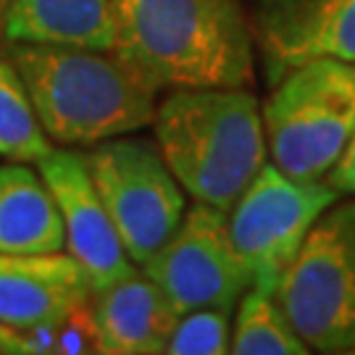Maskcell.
Masks as SVG:
<instances>
[{"label":"cell","instance_id":"obj_5","mask_svg":"<svg viewBox=\"0 0 355 355\" xmlns=\"http://www.w3.org/2000/svg\"><path fill=\"white\" fill-rule=\"evenodd\" d=\"M277 300L311 350H355V200L331 205L313 224Z\"/></svg>","mask_w":355,"mask_h":355},{"label":"cell","instance_id":"obj_2","mask_svg":"<svg viewBox=\"0 0 355 355\" xmlns=\"http://www.w3.org/2000/svg\"><path fill=\"white\" fill-rule=\"evenodd\" d=\"M8 61L53 145H98L153 127L158 89L114 51L11 42Z\"/></svg>","mask_w":355,"mask_h":355},{"label":"cell","instance_id":"obj_16","mask_svg":"<svg viewBox=\"0 0 355 355\" xmlns=\"http://www.w3.org/2000/svg\"><path fill=\"white\" fill-rule=\"evenodd\" d=\"M53 150L32 98L16 66L0 58V155L6 161L37 164Z\"/></svg>","mask_w":355,"mask_h":355},{"label":"cell","instance_id":"obj_18","mask_svg":"<svg viewBox=\"0 0 355 355\" xmlns=\"http://www.w3.org/2000/svg\"><path fill=\"white\" fill-rule=\"evenodd\" d=\"M329 184L340 195H355V132L347 142V148H345L343 158L331 168Z\"/></svg>","mask_w":355,"mask_h":355},{"label":"cell","instance_id":"obj_3","mask_svg":"<svg viewBox=\"0 0 355 355\" xmlns=\"http://www.w3.org/2000/svg\"><path fill=\"white\" fill-rule=\"evenodd\" d=\"M153 132L182 190L227 214L266 164L263 114L248 87L168 89Z\"/></svg>","mask_w":355,"mask_h":355},{"label":"cell","instance_id":"obj_8","mask_svg":"<svg viewBox=\"0 0 355 355\" xmlns=\"http://www.w3.org/2000/svg\"><path fill=\"white\" fill-rule=\"evenodd\" d=\"M142 274L155 282L179 316L195 308L234 311L253 287L229 232V214L208 203L184 211L168 242L142 263Z\"/></svg>","mask_w":355,"mask_h":355},{"label":"cell","instance_id":"obj_1","mask_svg":"<svg viewBox=\"0 0 355 355\" xmlns=\"http://www.w3.org/2000/svg\"><path fill=\"white\" fill-rule=\"evenodd\" d=\"M114 53L158 89L248 87L255 37L240 0H111Z\"/></svg>","mask_w":355,"mask_h":355},{"label":"cell","instance_id":"obj_12","mask_svg":"<svg viewBox=\"0 0 355 355\" xmlns=\"http://www.w3.org/2000/svg\"><path fill=\"white\" fill-rule=\"evenodd\" d=\"M98 353L158 355L166 353L179 313L155 282L132 274L92 295Z\"/></svg>","mask_w":355,"mask_h":355},{"label":"cell","instance_id":"obj_17","mask_svg":"<svg viewBox=\"0 0 355 355\" xmlns=\"http://www.w3.org/2000/svg\"><path fill=\"white\" fill-rule=\"evenodd\" d=\"M232 311L195 308L182 313L168 337V355H224L232 347Z\"/></svg>","mask_w":355,"mask_h":355},{"label":"cell","instance_id":"obj_10","mask_svg":"<svg viewBox=\"0 0 355 355\" xmlns=\"http://www.w3.org/2000/svg\"><path fill=\"white\" fill-rule=\"evenodd\" d=\"M250 26L271 82L316 58L355 64V0H255Z\"/></svg>","mask_w":355,"mask_h":355},{"label":"cell","instance_id":"obj_13","mask_svg":"<svg viewBox=\"0 0 355 355\" xmlns=\"http://www.w3.org/2000/svg\"><path fill=\"white\" fill-rule=\"evenodd\" d=\"M3 32L8 42L114 51L111 0H8Z\"/></svg>","mask_w":355,"mask_h":355},{"label":"cell","instance_id":"obj_15","mask_svg":"<svg viewBox=\"0 0 355 355\" xmlns=\"http://www.w3.org/2000/svg\"><path fill=\"white\" fill-rule=\"evenodd\" d=\"M234 355H305L311 347L292 327L274 292L250 287L240 297L232 347Z\"/></svg>","mask_w":355,"mask_h":355},{"label":"cell","instance_id":"obj_7","mask_svg":"<svg viewBox=\"0 0 355 355\" xmlns=\"http://www.w3.org/2000/svg\"><path fill=\"white\" fill-rule=\"evenodd\" d=\"M329 182H305L263 164L229 211V232L250 271L253 287L277 295L284 271L300 253L308 232L337 203Z\"/></svg>","mask_w":355,"mask_h":355},{"label":"cell","instance_id":"obj_11","mask_svg":"<svg viewBox=\"0 0 355 355\" xmlns=\"http://www.w3.org/2000/svg\"><path fill=\"white\" fill-rule=\"evenodd\" d=\"M92 295L89 274L69 250L0 253V321L13 329H53Z\"/></svg>","mask_w":355,"mask_h":355},{"label":"cell","instance_id":"obj_14","mask_svg":"<svg viewBox=\"0 0 355 355\" xmlns=\"http://www.w3.org/2000/svg\"><path fill=\"white\" fill-rule=\"evenodd\" d=\"M66 250L61 211L40 171L11 161L0 166V253Z\"/></svg>","mask_w":355,"mask_h":355},{"label":"cell","instance_id":"obj_21","mask_svg":"<svg viewBox=\"0 0 355 355\" xmlns=\"http://www.w3.org/2000/svg\"><path fill=\"white\" fill-rule=\"evenodd\" d=\"M3 3H6V0H3Z\"/></svg>","mask_w":355,"mask_h":355},{"label":"cell","instance_id":"obj_4","mask_svg":"<svg viewBox=\"0 0 355 355\" xmlns=\"http://www.w3.org/2000/svg\"><path fill=\"white\" fill-rule=\"evenodd\" d=\"M261 114L271 164L305 182L329 177L355 132V64L295 66L274 82Z\"/></svg>","mask_w":355,"mask_h":355},{"label":"cell","instance_id":"obj_6","mask_svg":"<svg viewBox=\"0 0 355 355\" xmlns=\"http://www.w3.org/2000/svg\"><path fill=\"white\" fill-rule=\"evenodd\" d=\"M85 161L129 258L142 266L164 248L184 218L182 184L158 145L135 135L92 145Z\"/></svg>","mask_w":355,"mask_h":355},{"label":"cell","instance_id":"obj_9","mask_svg":"<svg viewBox=\"0 0 355 355\" xmlns=\"http://www.w3.org/2000/svg\"><path fill=\"white\" fill-rule=\"evenodd\" d=\"M37 171L61 211L66 250L85 266L95 292L137 274V263L129 258L101 192L89 177L85 153L53 148L37 161Z\"/></svg>","mask_w":355,"mask_h":355},{"label":"cell","instance_id":"obj_20","mask_svg":"<svg viewBox=\"0 0 355 355\" xmlns=\"http://www.w3.org/2000/svg\"><path fill=\"white\" fill-rule=\"evenodd\" d=\"M0 6H3V0H0Z\"/></svg>","mask_w":355,"mask_h":355},{"label":"cell","instance_id":"obj_19","mask_svg":"<svg viewBox=\"0 0 355 355\" xmlns=\"http://www.w3.org/2000/svg\"><path fill=\"white\" fill-rule=\"evenodd\" d=\"M40 353L37 343L26 334L0 321V355H35Z\"/></svg>","mask_w":355,"mask_h":355}]
</instances>
